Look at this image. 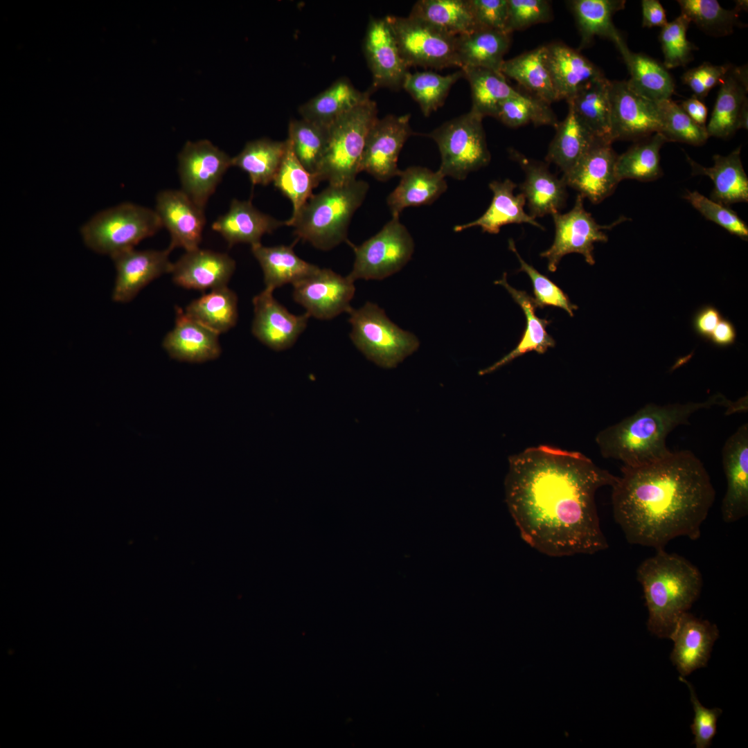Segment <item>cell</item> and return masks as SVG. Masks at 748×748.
<instances>
[{
	"instance_id": "1",
	"label": "cell",
	"mask_w": 748,
	"mask_h": 748,
	"mask_svg": "<svg viewBox=\"0 0 748 748\" xmlns=\"http://www.w3.org/2000/svg\"><path fill=\"white\" fill-rule=\"evenodd\" d=\"M616 479L579 452L540 445L509 457L506 502L533 549L551 557L591 555L608 547L596 494Z\"/></svg>"
},
{
	"instance_id": "2",
	"label": "cell",
	"mask_w": 748,
	"mask_h": 748,
	"mask_svg": "<svg viewBox=\"0 0 748 748\" xmlns=\"http://www.w3.org/2000/svg\"><path fill=\"white\" fill-rule=\"evenodd\" d=\"M612 488L614 518L627 541L656 550L678 537L697 540L715 497L706 467L689 450L623 465Z\"/></svg>"
},
{
	"instance_id": "3",
	"label": "cell",
	"mask_w": 748,
	"mask_h": 748,
	"mask_svg": "<svg viewBox=\"0 0 748 748\" xmlns=\"http://www.w3.org/2000/svg\"><path fill=\"white\" fill-rule=\"evenodd\" d=\"M715 406L725 408L728 416L740 413L743 408L740 399L732 401L720 393L702 402L650 403L602 429L596 436V443L604 458L621 461L623 466L648 465L672 454L666 442L672 431L689 425L695 412Z\"/></svg>"
},
{
	"instance_id": "4",
	"label": "cell",
	"mask_w": 748,
	"mask_h": 748,
	"mask_svg": "<svg viewBox=\"0 0 748 748\" xmlns=\"http://www.w3.org/2000/svg\"><path fill=\"white\" fill-rule=\"evenodd\" d=\"M643 560L636 570L648 611V630L668 638L679 617L699 597L703 578L696 566L664 549Z\"/></svg>"
},
{
	"instance_id": "5",
	"label": "cell",
	"mask_w": 748,
	"mask_h": 748,
	"mask_svg": "<svg viewBox=\"0 0 748 748\" xmlns=\"http://www.w3.org/2000/svg\"><path fill=\"white\" fill-rule=\"evenodd\" d=\"M369 185L355 179L343 185H328L307 201L294 218L285 224L294 228L296 240L328 251L348 242V229L353 215L363 203Z\"/></svg>"
},
{
	"instance_id": "6",
	"label": "cell",
	"mask_w": 748,
	"mask_h": 748,
	"mask_svg": "<svg viewBox=\"0 0 748 748\" xmlns=\"http://www.w3.org/2000/svg\"><path fill=\"white\" fill-rule=\"evenodd\" d=\"M377 118V104L369 98L328 128L326 149L316 173L320 181L343 185L356 179L368 134Z\"/></svg>"
},
{
	"instance_id": "7",
	"label": "cell",
	"mask_w": 748,
	"mask_h": 748,
	"mask_svg": "<svg viewBox=\"0 0 748 748\" xmlns=\"http://www.w3.org/2000/svg\"><path fill=\"white\" fill-rule=\"evenodd\" d=\"M162 224L155 211L123 203L93 215L80 229L86 246L111 258L134 249L143 239L154 235Z\"/></svg>"
},
{
	"instance_id": "8",
	"label": "cell",
	"mask_w": 748,
	"mask_h": 748,
	"mask_svg": "<svg viewBox=\"0 0 748 748\" xmlns=\"http://www.w3.org/2000/svg\"><path fill=\"white\" fill-rule=\"evenodd\" d=\"M348 314L353 344L381 367H395L419 346L415 335L393 323L375 303L367 302L359 309L352 308Z\"/></svg>"
},
{
	"instance_id": "9",
	"label": "cell",
	"mask_w": 748,
	"mask_h": 748,
	"mask_svg": "<svg viewBox=\"0 0 748 748\" xmlns=\"http://www.w3.org/2000/svg\"><path fill=\"white\" fill-rule=\"evenodd\" d=\"M483 118L470 109L427 134L438 147L441 163L438 170L444 177L464 180L470 172L489 164L491 156Z\"/></svg>"
},
{
	"instance_id": "10",
	"label": "cell",
	"mask_w": 748,
	"mask_h": 748,
	"mask_svg": "<svg viewBox=\"0 0 748 748\" xmlns=\"http://www.w3.org/2000/svg\"><path fill=\"white\" fill-rule=\"evenodd\" d=\"M355 253L353 267L348 276L382 280L400 271L411 259L413 240L399 217H392L375 235L359 246L348 242Z\"/></svg>"
},
{
	"instance_id": "11",
	"label": "cell",
	"mask_w": 748,
	"mask_h": 748,
	"mask_svg": "<svg viewBox=\"0 0 748 748\" xmlns=\"http://www.w3.org/2000/svg\"><path fill=\"white\" fill-rule=\"evenodd\" d=\"M395 38L400 55L409 67L442 69L458 66L456 37L445 33L428 23L409 15L385 17Z\"/></svg>"
},
{
	"instance_id": "12",
	"label": "cell",
	"mask_w": 748,
	"mask_h": 748,
	"mask_svg": "<svg viewBox=\"0 0 748 748\" xmlns=\"http://www.w3.org/2000/svg\"><path fill=\"white\" fill-rule=\"evenodd\" d=\"M584 199L578 194L571 210L564 214L556 213L552 215L555 224L554 240L551 246L540 254L546 258L548 270L551 272L555 271L562 258L571 253H580L588 264L594 265V244L608 240L603 231L611 229L627 220L621 216L611 224L600 225L585 209Z\"/></svg>"
},
{
	"instance_id": "13",
	"label": "cell",
	"mask_w": 748,
	"mask_h": 748,
	"mask_svg": "<svg viewBox=\"0 0 748 748\" xmlns=\"http://www.w3.org/2000/svg\"><path fill=\"white\" fill-rule=\"evenodd\" d=\"M182 190L204 208L226 170L232 166L228 154L208 140L188 141L179 154Z\"/></svg>"
},
{
	"instance_id": "14",
	"label": "cell",
	"mask_w": 748,
	"mask_h": 748,
	"mask_svg": "<svg viewBox=\"0 0 748 748\" xmlns=\"http://www.w3.org/2000/svg\"><path fill=\"white\" fill-rule=\"evenodd\" d=\"M411 114L386 115L377 118L371 128L365 143L359 172H366L380 181H386L399 176L398 168L400 151L412 135Z\"/></svg>"
},
{
	"instance_id": "15",
	"label": "cell",
	"mask_w": 748,
	"mask_h": 748,
	"mask_svg": "<svg viewBox=\"0 0 748 748\" xmlns=\"http://www.w3.org/2000/svg\"><path fill=\"white\" fill-rule=\"evenodd\" d=\"M609 96L612 142L639 141L661 132V121L657 103L636 92L627 80L611 81Z\"/></svg>"
},
{
	"instance_id": "16",
	"label": "cell",
	"mask_w": 748,
	"mask_h": 748,
	"mask_svg": "<svg viewBox=\"0 0 748 748\" xmlns=\"http://www.w3.org/2000/svg\"><path fill=\"white\" fill-rule=\"evenodd\" d=\"M293 298L310 317L329 320L352 307L355 287L348 276H342L330 269L319 268L312 275L293 285Z\"/></svg>"
},
{
	"instance_id": "17",
	"label": "cell",
	"mask_w": 748,
	"mask_h": 748,
	"mask_svg": "<svg viewBox=\"0 0 748 748\" xmlns=\"http://www.w3.org/2000/svg\"><path fill=\"white\" fill-rule=\"evenodd\" d=\"M364 55L372 73L371 91L379 88L399 90L409 66L402 59L395 38L384 18L371 17L368 24L363 45Z\"/></svg>"
},
{
	"instance_id": "18",
	"label": "cell",
	"mask_w": 748,
	"mask_h": 748,
	"mask_svg": "<svg viewBox=\"0 0 748 748\" xmlns=\"http://www.w3.org/2000/svg\"><path fill=\"white\" fill-rule=\"evenodd\" d=\"M617 157L611 143L598 141L571 170L563 174L562 179L567 186L593 204H598L612 194L619 182Z\"/></svg>"
},
{
	"instance_id": "19",
	"label": "cell",
	"mask_w": 748,
	"mask_h": 748,
	"mask_svg": "<svg viewBox=\"0 0 748 748\" xmlns=\"http://www.w3.org/2000/svg\"><path fill=\"white\" fill-rule=\"evenodd\" d=\"M271 290L265 288L253 299V335L269 348L280 351L290 348L305 329L309 318L290 313L278 303Z\"/></svg>"
},
{
	"instance_id": "20",
	"label": "cell",
	"mask_w": 748,
	"mask_h": 748,
	"mask_svg": "<svg viewBox=\"0 0 748 748\" xmlns=\"http://www.w3.org/2000/svg\"><path fill=\"white\" fill-rule=\"evenodd\" d=\"M722 462L727 489L721 513L727 523L736 522L748 514V425H740L725 441Z\"/></svg>"
},
{
	"instance_id": "21",
	"label": "cell",
	"mask_w": 748,
	"mask_h": 748,
	"mask_svg": "<svg viewBox=\"0 0 748 748\" xmlns=\"http://www.w3.org/2000/svg\"><path fill=\"white\" fill-rule=\"evenodd\" d=\"M171 250H136L118 253L111 258L116 268L112 294L114 301L127 303L150 282L163 274L171 273L173 263L169 258Z\"/></svg>"
},
{
	"instance_id": "22",
	"label": "cell",
	"mask_w": 748,
	"mask_h": 748,
	"mask_svg": "<svg viewBox=\"0 0 748 748\" xmlns=\"http://www.w3.org/2000/svg\"><path fill=\"white\" fill-rule=\"evenodd\" d=\"M156 213L170 235L168 248L186 251L199 248L206 222L204 208L183 190H165L156 198Z\"/></svg>"
},
{
	"instance_id": "23",
	"label": "cell",
	"mask_w": 748,
	"mask_h": 748,
	"mask_svg": "<svg viewBox=\"0 0 748 748\" xmlns=\"http://www.w3.org/2000/svg\"><path fill=\"white\" fill-rule=\"evenodd\" d=\"M719 637L715 624L686 612L677 619L669 639L674 642L670 659L682 676L705 667Z\"/></svg>"
},
{
	"instance_id": "24",
	"label": "cell",
	"mask_w": 748,
	"mask_h": 748,
	"mask_svg": "<svg viewBox=\"0 0 748 748\" xmlns=\"http://www.w3.org/2000/svg\"><path fill=\"white\" fill-rule=\"evenodd\" d=\"M509 154L525 172V180L519 188L528 203L530 215L535 219L559 213L567 197L562 177L559 179L552 174L546 163L528 159L514 149L510 148Z\"/></svg>"
},
{
	"instance_id": "25",
	"label": "cell",
	"mask_w": 748,
	"mask_h": 748,
	"mask_svg": "<svg viewBox=\"0 0 748 748\" xmlns=\"http://www.w3.org/2000/svg\"><path fill=\"white\" fill-rule=\"evenodd\" d=\"M235 269V262L228 254L197 248L173 263L171 274L177 285L204 291L227 286Z\"/></svg>"
},
{
	"instance_id": "26",
	"label": "cell",
	"mask_w": 748,
	"mask_h": 748,
	"mask_svg": "<svg viewBox=\"0 0 748 748\" xmlns=\"http://www.w3.org/2000/svg\"><path fill=\"white\" fill-rule=\"evenodd\" d=\"M219 334L177 308L175 324L164 337L163 346L170 357L180 362L203 363L219 357Z\"/></svg>"
},
{
	"instance_id": "27",
	"label": "cell",
	"mask_w": 748,
	"mask_h": 748,
	"mask_svg": "<svg viewBox=\"0 0 748 748\" xmlns=\"http://www.w3.org/2000/svg\"><path fill=\"white\" fill-rule=\"evenodd\" d=\"M546 62L558 100H568L583 85L605 77L590 60L560 42L545 45Z\"/></svg>"
},
{
	"instance_id": "28",
	"label": "cell",
	"mask_w": 748,
	"mask_h": 748,
	"mask_svg": "<svg viewBox=\"0 0 748 748\" xmlns=\"http://www.w3.org/2000/svg\"><path fill=\"white\" fill-rule=\"evenodd\" d=\"M283 225L285 222L260 212L251 200L234 199L229 211L220 216L211 227L232 247L238 243L251 246L259 244L264 234L271 233Z\"/></svg>"
},
{
	"instance_id": "29",
	"label": "cell",
	"mask_w": 748,
	"mask_h": 748,
	"mask_svg": "<svg viewBox=\"0 0 748 748\" xmlns=\"http://www.w3.org/2000/svg\"><path fill=\"white\" fill-rule=\"evenodd\" d=\"M516 187L517 184L509 179L503 181H491L489 188L493 196L486 212L472 222L455 226L454 231L460 232L471 227L480 226L483 232L497 234L503 226L513 223H527L544 230L543 226L524 211L525 197L522 193L517 195L513 194Z\"/></svg>"
},
{
	"instance_id": "30",
	"label": "cell",
	"mask_w": 748,
	"mask_h": 748,
	"mask_svg": "<svg viewBox=\"0 0 748 748\" xmlns=\"http://www.w3.org/2000/svg\"><path fill=\"white\" fill-rule=\"evenodd\" d=\"M740 150L738 147L727 156L715 154L712 167L702 166L686 154L692 175H704L713 181L710 199L726 206L748 202V177L741 161Z\"/></svg>"
},
{
	"instance_id": "31",
	"label": "cell",
	"mask_w": 748,
	"mask_h": 748,
	"mask_svg": "<svg viewBox=\"0 0 748 748\" xmlns=\"http://www.w3.org/2000/svg\"><path fill=\"white\" fill-rule=\"evenodd\" d=\"M400 182L386 199L392 217H399L409 206L429 205L444 193L447 184L438 170L411 166L401 170Z\"/></svg>"
},
{
	"instance_id": "32",
	"label": "cell",
	"mask_w": 748,
	"mask_h": 748,
	"mask_svg": "<svg viewBox=\"0 0 748 748\" xmlns=\"http://www.w3.org/2000/svg\"><path fill=\"white\" fill-rule=\"evenodd\" d=\"M511 34L478 28L456 37L458 66L483 68L501 73L504 55L510 48Z\"/></svg>"
},
{
	"instance_id": "33",
	"label": "cell",
	"mask_w": 748,
	"mask_h": 748,
	"mask_svg": "<svg viewBox=\"0 0 748 748\" xmlns=\"http://www.w3.org/2000/svg\"><path fill=\"white\" fill-rule=\"evenodd\" d=\"M371 89L362 92L346 78H341L327 89L301 105V118L329 128L335 121L370 98Z\"/></svg>"
},
{
	"instance_id": "34",
	"label": "cell",
	"mask_w": 748,
	"mask_h": 748,
	"mask_svg": "<svg viewBox=\"0 0 748 748\" xmlns=\"http://www.w3.org/2000/svg\"><path fill=\"white\" fill-rule=\"evenodd\" d=\"M615 46L630 74L627 82L632 89L655 103L671 98L675 83L663 64L646 55L631 51L623 38Z\"/></svg>"
},
{
	"instance_id": "35",
	"label": "cell",
	"mask_w": 748,
	"mask_h": 748,
	"mask_svg": "<svg viewBox=\"0 0 748 748\" xmlns=\"http://www.w3.org/2000/svg\"><path fill=\"white\" fill-rule=\"evenodd\" d=\"M495 284L503 286L522 308L526 319V327L516 348L492 365L481 370L479 372L480 375L494 372L528 352L534 350L539 354H543L555 344L546 330L550 322L539 318L535 314L537 308L533 297L525 291L518 290L510 286L507 281L506 272L501 279L495 281Z\"/></svg>"
},
{
	"instance_id": "36",
	"label": "cell",
	"mask_w": 748,
	"mask_h": 748,
	"mask_svg": "<svg viewBox=\"0 0 748 748\" xmlns=\"http://www.w3.org/2000/svg\"><path fill=\"white\" fill-rule=\"evenodd\" d=\"M747 70L745 66L729 69L721 83L709 123V136L728 138L738 130L742 107L747 100Z\"/></svg>"
},
{
	"instance_id": "37",
	"label": "cell",
	"mask_w": 748,
	"mask_h": 748,
	"mask_svg": "<svg viewBox=\"0 0 748 748\" xmlns=\"http://www.w3.org/2000/svg\"><path fill=\"white\" fill-rule=\"evenodd\" d=\"M296 240L289 246L265 247L261 243L251 246V252L262 268L265 288L274 291L285 284L293 285L319 268L296 254L294 245Z\"/></svg>"
},
{
	"instance_id": "38",
	"label": "cell",
	"mask_w": 748,
	"mask_h": 748,
	"mask_svg": "<svg viewBox=\"0 0 748 748\" xmlns=\"http://www.w3.org/2000/svg\"><path fill=\"white\" fill-rule=\"evenodd\" d=\"M610 82L605 76L589 82L567 102L578 118L597 139L612 143Z\"/></svg>"
},
{
	"instance_id": "39",
	"label": "cell",
	"mask_w": 748,
	"mask_h": 748,
	"mask_svg": "<svg viewBox=\"0 0 748 748\" xmlns=\"http://www.w3.org/2000/svg\"><path fill=\"white\" fill-rule=\"evenodd\" d=\"M580 35L579 49L588 46L595 37L614 44L623 39L612 21L614 15L625 7L624 0H572L568 1Z\"/></svg>"
},
{
	"instance_id": "40",
	"label": "cell",
	"mask_w": 748,
	"mask_h": 748,
	"mask_svg": "<svg viewBox=\"0 0 748 748\" xmlns=\"http://www.w3.org/2000/svg\"><path fill=\"white\" fill-rule=\"evenodd\" d=\"M555 129L546 161L558 166L563 174L571 170L596 142L603 141L585 127L569 105L567 116Z\"/></svg>"
},
{
	"instance_id": "41",
	"label": "cell",
	"mask_w": 748,
	"mask_h": 748,
	"mask_svg": "<svg viewBox=\"0 0 748 748\" xmlns=\"http://www.w3.org/2000/svg\"><path fill=\"white\" fill-rule=\"evenodd\" d=\"M500 72L547 103L558 101L546 66L545 45L504 60Z\"/></svg>"
},
{
	"instance_id": "42",
	"label": "cell",
	"mask_w": 748,
	"mask_h": 748,
	"mask_svg": "<svg viewBox=\"0 0 748 748\" xmlns=\"http://www.w3.org/2000/svg\"><path fill=\"white\" fill-rule=\"evenodd\" d=\"M409 15L454 37L479 28L469 0H419Z\"/></svg>"
},
{
	"instance_id": "43",
	"label": "cell",
	"mask_w": 748,
	"mask_h": 748,
	"mask_svg": "<svg viewBox=\"0 0 748 748\" xmlns=\"http://www.w3.org/2000/svg\"><path fill=\"white\" fill-rule=\"evenodd\" d=\"M286 148L287 140L262 138L249 141L241 152L232 158L231 164L246 172L253 186H267L273 182Z\"/></svg>"
},
{
	"instance_id": "44",
	"label": "cell",
	"mask_w": 748,
	"mask_h": 748,
	"mask_svg": "<svg viewBox=\"0 0 748 748\" xmlns=\"http://www.w3.org/2000/svg\"><path fill=\"white\" fill-rule=\"evenodd\" d=\"M668 141L661 133L639 140L618 155L616 171L618 181L626 179L652 181L662 176L660 150Z\"/></svg>"
},
{
	"instance_id": "45",
	"label": "cell",
	"mask_w": 748,
	"mask_h": 748,
	"mask_svg": "<svg viewBox=\"0 0 748 748\" xmlns=\"http://www.w3.org/2000/svg\"><path fill=\"white\" fill-rule=\"evenodd\" d=\"M463 77L471 89V109L482 117H494L499 106L507 99L520 93L506 81L501 73L478 67H463Z\"/></svg>"
},
{
	"instance_id": "46",
	"label": "cell",
	"mask_w": 748,
	"mask_h": 748,
	"mask_svg": "<svg viewBox=\"0 0 748 748\" xmlns=\"http://www.w3.org/2000/svg\"><path fill=\"white\" fill-rule=\"evenodd\" d=\"M187 314L217 334L227 332L238 321V298L227 286L210 291L193 300Z\"/></svg>"
},
{
	"instance_id": "47",
	"label": "cell",
	"mask_w": 748,
	"mask_h": 748,
	"mask_svg": "<svg viewBox=\"0 0 748 748\" xmlns=\"http://www.w3.org/2000/svg\"><path fill=\"white\" fill-rule=\"evenodd\" d=\"M280 167L273 183L281 193L292 202L293 211L290 219L294 218L313 195V190L320 181L316 174L309 172L295 156L290 140Z\"/></svg>"
},
{
	"instance_id": "48",
	"label": "cell",
	"mask_w": 748,
	"mask_h": 748,
	"mask_svg": "<svg viewBox=\"0 0 748 748\" xmlns=\"http://www.w3.org/2000/svg\"><path fill=\"white\" fill-rule=\"evenodd\" d=\"M461 78V69L445 75L430 71L409 72L402 88L418 103L423 115L428 116L443 105L452 86Z\"/></svg>"
},
{
	"instance_id": "49",
	"label": "cell",
	"mask_w": 748,
	"mask_h": 748,
	"mask_svg": "<svg viewBox=\"0 0 748 748\" xmlns=\"http://www.w3.org/2000/svg\"><path fill=\"white\" fill-rule=\"evenodd\" d=\"M293 152L309 172L316 174L323 157L328 128L301 119H292L288 125V137Z\"/></svg>"
},
{
	"instance_id": "50",
	"label": "cell",
	"mask_w": 748,
	"mask_h": 748,
	"mask_svg": "<svg viewBox=\"0 0 748 748\" xmlns=\"http://www.w3.org/2000/svg\"><path fill=\"white\" fill-rule=\"evenodd\" d=\"M494 118L510 127H518L528 123L536 126L556 127L559 121L550 104L535 96L522 93L504 101Z\"/></svg>"
},
{
	"instance_id": "51",
	"label": "cell",
	"mask_w": 748,
	"mask_h": 748,
	"mask_svg": "<svg viewBox=\"0 0 748 748\" xmlns=\"http://www.w3.org/2000/svg\"><path fill=\"white\" fill-rule=\"evenodd\" d=\"M682 14L703 30L716 35L730 34L738 23V7L728 10L716 0H679Z\"/></svg>"
},
{
	"instance_id": "52",
	"label": "cell",
	"mask_w": 748,
	"mask_h": 748,
	"mask_svg": "<svg viewBox=\"0 0 748 748\" xmlns=\"http://www.w3.org/2000/svg\"><path fill=\"white\" fill-rule=\"evenodd\" d=\"M661 121V134L668 141L701 145L709 138L706 127L695 123L681 107L670 99L657 103Z\"/></svg>"
},
{
	"instance_id": "53",
	"label": "cell",
	"mask_w": 748,
	"mask_h": 748,
	"mask_svg": "<svg viewBox=\"0 0 748 748\" xmlns=\"http://www.w3.org/2000/svg\"><path fill=\"white\" fill-rule=\"evenodd\" d=\"M690 23L689 19L681 13L661 28L659 39L664 56L663 65L666 69L685 66L692 60V51L696 46L686 37Z\"/></svg>"
},
{
	"instance_id": "54",
	"label": "cell",
	"mask_w": 748,
	"mask_h": 748,
	"mask_svg": "<svg viewBox=\"0 0 748 748\" xmlns=\"http://www.w3.org/2000/svg\"><path fill=\"white\" fill-rule=\"evenodd\" d=\"M508 247L517 256L520 263L519 271L526 272L530 277L535 295L537 308L555 306L564 310L571 317L578 306L571 303L568 296L546 276L541 274L533 266L526 262L519 254L513 239L508 241Z\"/></svg>"
},
{
	"instance_id": "55",
	"label": "cell",
	"mask_w": 748,
	"mask_h": 748,
	"mask_svg": "<svg viewBox=\"0 0 748 748\" xmlns=\"http://www.w3.org/2000/svg\"><path fill=\"white\" fill-rule=\"evenodd\" d=\"M684 197L706 219L722 226L730 233L747 240L748 227L746 223L728 206L715 202L696 190L686 192Z\"/></svg>"
},
{
	"instance_id": "56",
	"label": "cell",
	"mask_w": 748,
	"mask_h": 748,
	"mask_svg": "<svg viewBox=\"0 0 748 748\" xmlns=\"http://www.w3.org/2000/svg\"><path fill=\"white\" fill-rule=\"evenodd\" d=\"M551 4L546 0H508L506 32L512 33L551 20Z\"/></svg>"
},
{
	"instance_id": "57",
	"label": "cell",
	"mask_w": 748,
	"mask_h": 748,
	"mask_svg": "<svg viewBox=\"0 0 748 748\" xmlns=\"http://www.w3.org/2000/svg\"><path fill=\"white\" fill-rule=\"evenodd\" d=\"M679 680L688 686L694 710L693 722L691 725L694 736L693 743L696 748L709 747L716 734L717 721L722 711L719 708L704 707L699 701L692 684L682 675L679 677Z\"/></svg>"
},
{
	"instance_id": "58",
	"label": "cell",
	"mask_w": 748,
	"mask_h": 748,
	"mask_svg": "<svg viewBox=\"0 0 748 748\" xmlns=\"http://www.w3.org/2000/svg\"><path fill=\"white\" fill-rule=\"evenodd\" d=\"M729 69L727 65L704 62L685 72L682 80L691 89L695 97L701 99L706 97L718 83H722Z\"/></svg>"
},
{
	"instance_id": "59",
	"label": "cell",
	"mask_w": 748,
	"mask_h": 748,
	"mask_svg": "<svg viewBox=\"0 0 748 748\" xmlns=\"http://www.w3.org/2000/svg\"><path fill=\"white\" fill-rule=\"evenodd\" d=\"M479 28L506 32L508 0H469Z\"/></svg>"
},
{
	"instance_id": "60",
	"label": "cell",
	"mask_w": 748,
	"mask_h": 748,
	"mask_svg": "<svg viewBox=\"0 0 748 748\" xmlns=\"http://www.w3.org/2000/svg\"><path fill=\"white\" fill-rule=\"evenodd\" d=\"M721 319L722 316L718 309L711 305L704 306L697 312L694 317L695 331L700 337L709 339Z\"/></svg>"
},
{
	"instance_id": "61",
	"label": "cell",
	"mask_w": 748,
	"mask_h": 748,
	"mask_svg": "<svg viewBox=\"0 0 748 748\" xmlns=\"http://www.w3.org/2000/svg\"><path fill=\"white\" fill-rule=\"evenodd\" d=\"M642 26L652 28L664 27L667 23L666 12L658 0L641 1Z\"/></svg>"
},
{
	"instance_id": "62",
	"label": "cell",
	"mask_w": 748,
	"mask_h": 748,
	"mask_svg": "<svg viewBox=\"0 0 748 748\" xmlns=\"http://www.w3.org/2000/svg\"><path fill=\"white\" fill-rule=\"evenodd\" d=\"M736 338V331L734 326L729 320L721 319L717 324L709 340L713 344L725 347L733 344Z\"/></svg>"
},
{
	"instance_id": "63",
	"label": "cell",
	"mask_w": 748,
	"mask_h": 748,
	"mask_svg": "<svg viewBox=\"0 0 748 748\" xmlns=\"http://www.w3.org/2000/svg\"><path fill=\"white\" fill-rule=\"evenodd\" d=\"M682 109L698 125L706 127L708 109L695 96L684 100L680 105Z\"/></svg>"
},
{
	"instance_id": "64",
	"label": "cell",
	"mask_w": 748,
	"mask_h": 748,
	"mask_svg": "<svg viewBox=\"0 0 748 748\" xmlns=\"http://www.w3.org/2000/svg\"><path fill=\"white\" fill-rule=\"evenodd\" d=\"M747 127H748V100H746L745 102L744 103L742 107V109H741V111H740V113L738 128V130L739 129H746V130H747Z\"/></svg>"
}]
</instances>
